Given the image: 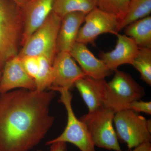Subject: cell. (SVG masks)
Instances as JSON below:
<instances>
[{"label":"cell","mask_w":151,"mask_h":151,"mask_svg":"<svg viewBox=\"0 0 151 151\" xmlns=\"http://www.w3.org/2000/svg\"><path fill=\"white\" fill-rule=\"evenodd\" d=\"M52 90L21 89L0 94V151H28L45 137L55 118Z\"/></svg>","instance_id":"cell-1"},{"label":"cell","mask_w":151,"mask_h":151,"mask_svg":"<svg viewBox=\"0 0 151 151\" xmlns=\"http://www.w3.org/2000/svg\"><path fill=\"white\" fill-rule=\"evenodd\" d=\"M24 23L22 9L11 0H0V74L7 60L18 55Z\"/></svg>","instance_id":"cell-2"},{"label":"cell","mask_w":151,"mask_h":151,"mask_svg":"<svg viewBox=\"0 0 151 151\" xmlns=\"http://www.w3.org/2000/svg\"><path fill=\"white\" fill-rule=\"evenodd\" d=\"M57 91L60 94L59 101L65 106L67 115V122L65 129L57 137L47 141V145L58 142L69 143L76 146L80 151H96L89 131L86 125L77 119L72 108V95L70 90L52 87L49 89Z\"/></svg>","instance_id":"cell-3"},{"label":"cell","mask_w":151,"mask_h":151,"mask_svg":"<svg viewBox=\"0 0 151 151\" xmlns=\"http://www.w3.org/2000/svg\"><path fill=\"white\" fill-rule=\"evenodd\" d=\"M61 18L52 12L43 24L30 37L18 55H45L54 60L57 54L56 42Z\"/></svg>","instance_id":"cell-4"},{"label":"cell","mask_w":151,"mask_h":151,"mask_svg":"<svg viewBox=\"0 0 151 151\" xmlns=\"http://www.w3.org/2000/svg\"><path fill=\"white\" fill-rule=\"evenodd\" d=\"M113 78L107 82L105 108L116 112L127 109L130 103L140 100L145 89L129 73L117 69Z\"/></svg>","instance_id":"cell-5"},{"label":"cell","mask_w":151,"mask_h":151,"mask_svg":"<svg viewBox=\"0 0 151 151\" xmlns=\"http://www.w3.org/2000/svg\"><path fill=\"white\" fill-rule=\"evenodd\" d=\"M113 123L118 139L129 150L150 142L151 121L132 110L124 109L115 113Z\"/></svg>","instance_id":"cell-6"},{"label":"cell","mask_w":151,"mask_h":151,"mask_svg":"<svg viewBox=\"0 0 151 151\" xmlns=\"http://www.w3.org/2000/svg\"><path fill=\"white\" fill-rule=\"evenodd\" d=\"M115 114L111 109L104 107L88 113L79 119L86 125L95 147L109 150L123 151L113 126Z\"/></svg>","instance_id":"cell-7"},{"label":"cell","mask_w":151,"mask_h":151,"mask_svg":"<svg viewBox=\"0 0 151 151\" xmlns=\"http://www.w3.org/2000/svg\"><path fill=\"white\" fill-rule=\"evenodd\" d=\"M121 22L117 17L97 7L86 14L84 25L79 30L76 42L92 44L103 34L117 35L121 31Z\"/></svg>","instance_id":"cell-8"},{"label":"cell","mask_w":151,"mask_h":151,"mask_svg":"<svg viewBox=\"0 0 151 151\" xmlns=\"http://www.w3.org/2000/svg\"><path fill=\"white\" fill-rule=\"evenodd\" d=\"M85 76L69 52H57L52 63V84L50 89L58 87L70 90Z\"/></svg>","instance_id":"cell-9"},{"label":"cell","mask_w":151,"mask_h":151,"mask_svg":"<svg viewBox=\"0 0 151 151\" xmlns=\"http://www.w3.org/2000/svg\"><path fill=\"white\" fill-rule=\"evenodd\" d=\"M35 81L27 73L17 55L7 60L0 79V94L17 88L35 90Z\"/></svg>","instance_id":"cell-10"},{"label":"cell","mask_w":151,"mask_h":151,"mask_svg":"<svg viewBox=\"0 0 151 151\" xmlns=\"http://www.w3.org/2000/svg\"><path fill=\"white\" fill-rule=\"evenodd\" d=\"M54 1V0H30L22 9L24 23L22 46L51 13Z\"/></svg>","instance_id":"cell-11"},{"label":"cell","mask_w":151,"mask_h":151,"mask_svg":"<svg viewBox=\"0 0 151 151\" xmlns=\"http://www.w3.org/2000/svg\"><path fill=\"white\" fill-rule=\"evenodd\" d=\"M115 48L111 51L102 52L100 54V59L112 71L124 64L132 65L137 54L139 47L131 38L125 35L118 34Z\"/></svg>","instance_id":"cell-12"},{"label":"cell","mask_w":151,"mask_h":151,"mask_svg":"<svg viewBox=\"0 0 151 151\" xmlns=\"http://www.w3.org/2000/svg\"><path fill=\"white\" fill-rule=\"evenodd\" d=\"M69 53L86 76L94 79H105L113 72L102 60L94 56L84 44L76 42Z\"/></svg>","instance_id":"cell-13"},{"label":"cell","mask_w":151,"mask_h":151,"mask_svg":"<svg viewBox=\"0 0 151 151\" xmlns=\"http://www.w3.org/2000/svg\"><path fill=\"white\" fill-rule=\"evenodd\" d=\"M107 82L105 79H94L84 76L74 84L88 107V113H92L105 107Z\"/></svg>","instance_id":"cell-14"},{"label":"cell","mask_w":151,"mask_h":151,"mask_svg":"<svg viewBox=\"0 0 151 151\" xmlns=\"http://www.w3.org/2000/svg\"><path fill=\"white\" fill-rule=\"evenodd\" d=\"M86 14L81 12L68 14L62 18L56 42L57 53L69 52L76 42L79 30Z\"/></svg>","instance_id":"cell-15"},{"label":"cell","mask_w":151,"mask_h":151,"mask_svg":"<svg viewBox=\"0 0 151 151\" xmlns=\"http://www.w3.org/2000/svg\"><path fill=\"white\" fill-rule=\"evenodd\" d=\"M124 35L131 38L139 48H151V17L136 21L124 29Z\"/></svg>","instance_id":"cell-16"},{"label":"cell","mask_w":151,"mask_h":151,"mask_svg":"<svg viewBox=\"0 0 151 151\" xmlns=\"http://www.w3.org/2000/svg\"><path fill=\"white\" fill-rule=\"evenodd\" d=\"M97 7V0H54L52 12L62 18L73 12L87 14Z\"/></svg>","instance_id":"cell-17"},{"label":"cell","mask_w":151,"mask_h":151,"mask_svg":"<svg viewBox=\"0 0 151 151\" xmlns=\"http://www.w3.org/2000/svg\"><path fill=\"white\" fill-rule=\"evenodd\" d=\"M151 0H130L128 12L120 24V30L136 21L149 16Z\"/></svg>","instance_id":"cell-18"},{"label":"cell","mask_w":151,"mask_h":151,"mask_svg":"<svg viewBox=\"0 0 151 151\" xmlns=\"http://www.w3.org/2000/svg\"><path fill=\"white\" fill-rule=\"evenodd\" d=\"M40 67L38 72L35 81V90L42 92L49 89L51 86L52 81V63L54 60L45 55L38 56Z\"/></svg>","instance_id":"cell-19"},{"label":"cell","mask_w":151,"mask_h":151,"mask_svg":"<svg viewBox=\"0 0 151 151\" xmlns=\"http://www.w3.org/2000/svg\"><path fill=\"white\" fill-rule=\"evenodd\" d=\"M132 65L140 74L141 79L151 85V48H139Z\"/></svg>","instance_id":"cell-20"},{"label":"cell","mask_w":151,"mask_h":151,"mask_svg":"<svg viewBox=\"0 0 151 151\" xmlns=\"http://www.w3.org/2000/svg\"><path fill=\"white\" fill-rule=\"evenodd\" d=\"M130 0H97V7L117 17L121 22L126 16Z\"/></svg>","instance_id":"cell-21"},{"label":"cell","mask_w":151,"mask_h":151,"mask_svg":"<svg viewBox=\"0 0 151 151\" xmlns=\"http://www.w3.org/2000/svg\"><path fill=\"white\" fill-rule=\"evenodd\" d=\"M22 64L29 75L35 80L40 67V60L38 56L27 55L20 57Z\"/></svg>","instance_id":"cell-22"},{"label":"cell","mask_w":151,"mask_h":151,"mask_svg":"<svg viewBox=\"0 0 151 151\" xmlns=\"http://www.w3.org/2000/svg\"><path fill=\"white\" fill-rule=\"evenodd\" d=\"M127 109L132 110L136 113H144L147 115L151 114V102L136 100L130 103L127 106Z\"/></svg>","instance_id":"cell-23"},{"label":"cell","mask_w":151,"mask_h":151,"mask_svg":"<svg viewBox=\"0 0 151 151\" xmlns=\"http://www.w3.org/2000/svg\"><path fill=\"white\" fill-rule=\"evenodd\" d=\"M49 151H66V143L63 142H58L51 144Z\"/></svg>","instance_id":"cell-24"},{"label":"cell","mask_w":151,"mask_h":151,"mask_svg":"<svg viewBox=\"0 0 151 151\" xmlns=\"http://www.w3.org/2000/svg\"><path fill=\"white\" fill-rule=\"evenodd\" d=\"M127 151H151L150 142H147Z\"/></svg>","instance_id":"cell-25"},{"label":"cell","mask_w":151,"mask_h":151,"mask_svg":"<svg viewBox=\"0 0 151 151\" xmlns=\"http://www.w3.org/2000/svg\"><path fill=\"white\" fill-rule=\"evenodd\" d=\"M17 5L19 7L22 9L30 0H11Z\"/></svg>","instance_id":"cell-26"},{"label":"cell","mask_w":151,"mask_h":151,"mask_svg":"<svg viewBox=\"0 0 151 151\" xmlns=\"http://www.w3.org/2000/svg\"><path fill=\"white\" fill-rule=\"evenodd\" d=\"M1 75H0V79H1Z\"/></svg>","instance_id":"cell-27"},{"label":"cell","mask_w":151,"mask_h":151,"mask_svg":"<svg viewBox=\"0 0 151 151\" xmlns=\"http://www.w3.org/2000/svg\"><path fill=\"white\" fill-rule=\"evenodd\" d=\"M41 151V150H37V151Z\"/></svg>","instance_id":"cell-28"}]
</instances>
